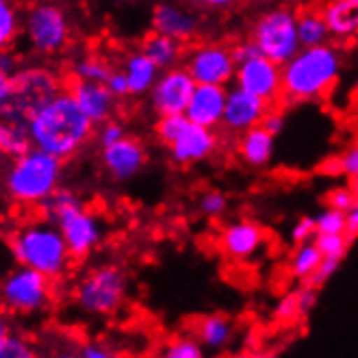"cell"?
I'll use <instances>...</instances> for the list:
<instances>
[{"label":"cell","instance_id":"cell-43","mask_svg":"<svg viewBox=\"0 0 358 358\" xmlns=\"http://www.w3.org/2000/svg\"><path fill=\"white\" fill-rule=\"evenodd\" d=\"M109 90L117 96V98H124V96H131V85H129V76H126L124 68L122 70H113L109 80H107Z\"/></svg>","mask_w":358,"mask_h":358},{"label":"cell","instance_id":"cell-26","mask_svg":"<svg viewBox=\"0 0 358 358\" xmlns=\"http://www.w3.org/2000/svg\"><path fill=\"white\" fill-rule=\"evenodd\" d=\"M322 261H324V255H322L317 241L308 239L304 243H298V248L293 250L291 261H289V271L293 278L306 282V280H310L313 273L317 271Z\"/></svg>","mask_w":358,"mask_h":358},{"label":"cell","instance_id":"cell-32","mask_svg":"<svg viewBox=\"0 0 358 358\" xmlns=\"http://www.w3.org/2000/svg\"><path fill=\"white\" fill-rule=\"evenodd\" d=\"M20 31V13L13 0H0V44L7 48L17 37Z\"/></svg>","mask_w":358,"mask_h":358},{"label":"cell","instance_id":"cell-7","mask_svg":"<svg viewBox=\"0 0 358 358\" xmlns=\"http://www.w3.org/2000/svg\"><path fill=\"white\" fill-rule=\"evenodd\" d=\"M52 302V280L33 267L17 265L3 280V308L9 315L31 317L44 313Z\"/></svg>","mask_w":358,"mask_h":358},{"label":"cell","instance_id":"cell-4","mask_svg":"<svg viewBox=\"0 0 358 358\" xmlns=\"http://www.w3.org/2000/svg\"><path fill=\"white\" fill-rule=\"evenodd\" d=\"M63 159L33 145L9 161L5 170V194L17 206H41L61 185Z\"/></svg>","mask_w":358,"mask_h":358},{"label":"cell","instance_id":"cell-37","mask_svg":"<svg viewBox=\"0 0 358 358\" xmlns=\"http://www.w3.org/2000/svg\"><path fill=\"white\" fill-rule=\"evenodd\" d=\"M226 208H228V198L222 192L210 189V192L202 194V198H200V213L204 217H210V220L222 217L226 213Z\"/></svg>","mask_w":358,"mask_h":358},{"label":"cell","instance_id":"cell-11","mask_svg":"<svg viewBox=\"0 0 358 358\" xmlns=\"http://www.w3.org/2000/svg\"><path fill=\"white\" fill-rule=\"evenodd\" d=\"M55 224L59 226L63 237H66L74 261L87 259L102 241V222L85 206V202L63 210L55 220Z\"/></svg>","mask_w":358,"mask_h":358},{"label":"cell","instance_id":"cell-30","mask_svg":"<svg viewBox=\"0 0 358 358\" xmlns=\"http://www.w3.org/2000/svg\"><path fill=\"white\" fill-rule=\"evenodd\" d=\"M0 356L3 358H33L35 350L24 334L13 332L7 326H3V332H0Z\"/></svg>","mask_w":358,"mask_h":358},{"label":"cell","instance_id":"cell-19","mask_svg":"<svg viewBox=\"0 0 358 358\" xmlns=\"http://www.w3.org/2000/svg\"><path fill=\"white\" fill-rule=\"evenodd\" d=\"M226 100H228L226 85H196L185 115L194 124L206 126V129H217L224 122Z\"/></svg>","mask_w":358,"mask_h":358},{"label":"cell","instance_id":"cell-31","mask_svg":"<svg viewBox=\"0 0 358 358\" xmlns=\"http://www.w3.org/2000/svg\"><path fill=\"white\" fill-rule=\"evenodd\" d=\"M163 356H167V358H202L204 345L200 343L198 336L180 334L165 343Z\"/></svg>","mask_w":358,"mask_h":358},{"label":"cell","instance_id":"cell-25","mask_svg":"<svg viewBox=\"0 0 358 358\" xmlns=\"http://www.w3.org/2000/svg\"><path fill=\"white\" fill-rule=\"evenodd\" d=\"M141 50L148 55L161 70H170V68H176L178 61L182 59V41L152 31V35L143 39Z\"/></svg>","mask_w":358,"mask_h":358},{"label":"cell","instance_id":"cell-13","mask_svg":"<svg viewBox=\"0 0 358 358\" xmlns=\"http://www.w3.org/2000/svg\"><path fill=\"white\" fill-rule=\"evenodd\" d=\"M235 83L237 87L255 94L271 104L282 96V66L267 59L265 55H259L255 59L239 63Z\"/></svg>","mask_w":358,"mask_h":358},{"label":"cell","instance_id":"cell-22","mask_svg":"<svg viewBox=\"0 0 358 358\" xmlns=\"http://www.w3.org/2000/svg\"><path fill=\"white\" fill-rule=\"evenodd\" d=\"M322 13L334 39L358 37V0H330Z\"/></svg>","mask_w":358,"mask_h":358},{"label":"cell","instance_id":"cell-9","mask_svg":"<svg viewBox=\"0 0 358 358\" xmlns=\"http://www.w3.org/2000/svg\"><path fill=\"white\" fill-rule=\"evenodd\" d=\"M27 41L39 55H57L70 41L68 13L55 3H35L29 7L24 17Z\"/></svg>","mask_w":358,"mask_h":358},{"label":"cell","instance_id":"cell-6","mask_svg":"<svg viewBox=\"0 0 358 358\" xmlns=\"http://www.w3.org/2000/svg\"><path fill=\"white\" fill-rule=\"evenodd\" d=\"M129 296V280L117 265H98L76 285L74 298L83 313L94 317H113Z\"/></svg>","mask_w":358,"mask_h":358},{"label":"cell","instance_id":"cell-23","mask_svg":"<svg viewBox=\"0 0 358 358\" xmlns=\"http://www.w3.org/2000/svg\"><path fill=\"white\" fill-rule=\"evenodd\" d=\"M196 336L204 350L208 352H224L235 339V324L230 322L226 315L213 313V315H204L196 322Z\"/></svg>","mask_w":358,"mask_h":358},{"label":"cell","instance_id":"cell-28","mask_svg":"<svg viewBox=\"0 0 358 358\" xmlns=\"http://www.w3.org/2000/svg\"><path fill=\"white\" fill-rule=\"evenodd\" d=\"M298 33H300L302 48L328 44V39L332 37L322 11H302V13H298Z\"/></svg>","mask_w":358,"mask_h":358},{"label":"cell","instance_id":"cell-45","mask_svg":"<svg viewBox=\"0 0 358 358\" xmlns=\"http://www.w3.org/2000/svg\"><path fill=\"white\" fill-rule=\"evenodd\" d=\"M76 354L83 356V358H109V356H113L115 352L109 350V345H104V343H100V341H90V343H83V345L78 348Z\"/></svg>","mask_w":358,"mask_h":358},{"label":"cell","instance_id":"cell-51","mask_svg":"<svg viewBox=\"0 0 358 358\" xmlns=\"http://www.w3.org/2000/svg\"><path fill=\"white\" fill-rule=\"evenodd\" d=\"M15 72V59L9 52H3L0 57V74H13Z\"/></svg>","mask_w":358,"mask_h":358},{"label":"cell","instance_id":"cell-20","mask_svg":"<svg viewBox=\"0 0 358 358\" xmlns=\"http://www.w3.org/2000/svg\"><path fill=\"white\" fill-rule=\"evenodd\" d=\"M152 31L170 35L178 41H189L200 33V20L187 7L176 3H161L152 11Z\"/></svg>","mask_w":358,"mask_h":358},{"label":"cell","instance_id":"cell-1","mask_svg":"<svg viewBox=\"0 0 358 358\" xmlns=\"http://www.w3.org/2000/svg\"><path fill=\"white\" fill-rule=\"evenodd\" d=\"M94 129L96 124L80 109L70 90L55 94L29 120L33 145L63 161L72 159L85 148L94 137Z\"/></svg>","mask_w":358,"mask_h":358},{"label":"cell","instance_id":"cell-41","mask_svg":"<svg viewBox=\"0 0 358 358\" xmlns=\"http://www.w3.org/2000/svg\"><path fill=\"white\" fill-rule=\"evenodd\" d=\"M339 161H341V174L348 176L350 180H356L358 178V141L341 152Z\"/></svg>","mask_w":358,"mask_h":358},{"label":"cell","instance_id":"cell-8","mask_svg":"<svg viewBox=\"0 0 358 358\" xmlns=\"http://www.w3.org/2000/svg\"><path fill=\"white\" fill-rule=\"evenodd\" d=\"M252 39L259 46L261 55L276 61L278 66H285L302 48L298 33V13L289 7L269 9L252 27Z\"/></svg>","mask_w":358,"mask_h":358},{"label":"cell","instance_id":"cell-24","mask_svg":"<svg viewBox=\"0 0 358 358\" xmlns=\"http://www.w3.org/2000/svg\"><path fill=\"white\" fill-rule=\"evenodd\" d=\"M124 72L129 76L131 96H145L155 87V83L161 74V68L143 50H137L126 57Z\"/></svg>","mask_w":358,"mask_h":358},{"label":"cell","instance_id":"cell-50","mask_svg":"<svg viewBox=\"0 0 358 358\" xmlns=\"http://www.w3.org/2000/svg\"><path fill=\"white\" fill-rule=\"evenodd\" d=\"M322 170H324V174H328V176H341V161H339V157L328 159V161L322 165Z\"/></svg>","mask_w":358,"mask_h":358},{"label":"cell","instance_id":"cell-53","mask_svg":"<svg viewBox=\"0 0 358 358\" xmlns=\"http://www.w3.org/2000/svg\"><path fill=\"white\" fill-rule=\"evenodd\" d=\"M113 3H131V0H113Z\"/></svg>","mask_w":358,"mask_h":358},{"label":"cell","instance_id":"cell-3","mask_svg":"<svg viewBox=\"0 0 358 358\" xmlns=\"http://www.w3.org/2000/svg\"><path fill=\"white\" fill-rule=\"evenodd\" d=\"M9 252L17 265L33 267L46 273L50 280H59L70 271L74 261L68 241L57 224L44 220L27 222L9 235Z\"/></svg>","mask_w":358,"mask_h":358},{"label":"cell","instance_id":"cell-39","mask_svg":"<svg viewBox=\"0 0 358 358\" xmlns=\"http://www.w3.org/2000/svg\"><path fill=\"white\" fill-rule=\"evenodd\" d=\"M315 235H317V224H315V217L304 215L291 226V241L293 243H304V241L313 239Z\"/></svg>","mask_w":358,"mask_h":358},{"label":"cell","instance_id":"cell-36","mask_svg":"<svg viewBox=\"0 0 358 358\" xmlns=\"http://www.w3.org/2000/svg\"><path fill=\"white\" fill-rule=\"evenodd\" d=\"M273 317L280 324H293L298 317H302L298 293H287V296H282L276 302V308H273Z\"/></svg>","mask_w":358,"mask_h":358},{"label":"cell","instance_id":"cell-44","mask_svg":"<svg viewBox=\"0 0 358 358\" xmlns=\"http://www.w3.org/2000/svg\"><path fill=\"white\" fill-rule=\"evenodd\" d=\"M296 293H298V302H300L302 315H308L315 308V304H317V287L310 285V282H304V287L298 289Z\"/></svg>","mask_w":358,"mask_h":358},{"label":"cell","instance_id":"cell-15","mask_svg":"<svg viewBox=\"0 0 358 358\" xmlns=\"http://www.w3.org/2000/svg\"><path fill=\"white\" fill-rule=\"evenodd\" d=\"M269 111V102L250 94L241 87L228 90V100H226V111H224V122L222 126L228 133L241 135L255 126L263 124L265 115Z\"/></svg>","mask_w":358,"mask_h":358},{"label":"cell","instance_id":"cell-21","mask_svg":"<svg viewBox=\"0 0 358 358\" xmlns=\"http://www.w3.org/2000/svg\"><path fill=\"white\" fill-rule=\"evenodd\" d=\"M273 150H276V135H271L263 124L239 135L237 152L248 167H257V170L265 167L273 159Z\"/></svg>","mask_w":358,"mask_h":358},{"label":"cell","instance_id":"cell-52","mask_svg":"<svg viewBox=\"0 0 358 358\" xmlns=\"http://www.w3.org/2000/svg\"><path fill=\"white\" fill-rule=\"evenodd\" d=\"M352 187H354V192H356V196H358V178H356V180H352Z\"/></svg>","mask_w":358,"mask_h":358},{"label":"cell","instance_id":"cell-27","mask_svg":"<svg viewBox=\"0 0 358 358\" xmlns=\"http://www.w3.org/2000/svg\"><path fill=\"white\" fill-rule=\"evenodd\" d=\"M33 148L29 124L24 122H3L0 124V150L7 159H15Z\"/></svg>","mask_w":358,"mask_h":358},{"label":"cell","instance_id":"cell-16","mask_svg":"<svg viewBox=\"0 0 358 358\" xmlns=\"http://www.w3.org/2000/svg\"><path fill=\"white\" fill-rule=\"evenodd\" d=\"M265 239H267L265 230L257 222L237 220L224 226L217 245L230 261L243 263V261H252L259 255L265 245Z\"/></svg>","mask_w":358,"mask_h":358},{"label":"cell","instance_id":"cell-47","mask_svg":"<svg viewBox=\"0 0 358 358\" xmlns=\"http://www.w3.org/2000/svg\"><path fill=\"white\" fill-rule=\"evenodd\" d=\"M263 126L271 135H280L285 131V115L278 113V111H267V115L263 120Z\"/></svg>","mask_w":358,"mask_h":358},{"label":"cell","instance_id":"cell-34","mask_svg":"<svg viewBox=\"0 0 358 358\" xmlns=\"http://www.w3.org/2000/svg\"><path fill=\"white\" fill-rule=\"evenodd\" d=\"M315 224H317V235H334V233H345L348 228V213L339 208L328 206L326 210L315 217Z\"/></svg>","mask_w":358,"mask_h":358},{"label":"cell","instance_id":"cell-49","mask_svg":"<svg viewBox=\"0 0 358 358\" xmlns=\"http://www.w3.org/2000/svg\"><path fill=\"white\" fill-rule=\"evenodd\" d=\"M192 3L206 7V9H224V7H230L233 3H237V0H192Z\"/></svg>","mask_w":358,"mask_h":358},{"label":"cell","instance_id":"cell-10","mask_svg":"<svg viewBox=\"0 0 358 358\" xmlns=\"http://www.w3.org/2000/svg\"><path fill=\"white\" fill-rule=\"evenodd\" d=\"M237 59L224 44H200L185 57V68L198 85H228L235 80Z\"/></svg>","mask_w":358,"mask_h":358},{"label":"cell","instance_id":"cell-42","mask_svg":"<svg viewBox=\"0 0 358 358\" xmlns=\"http://www.w3.org/2000/svg\"><path fill=\"white\" fill-rule=\"evenodd\" d=\"M339 259H326L324 257V261H322V265L317 267V271L313 273L310 276V280H306V282H310V285H315V287H322L328 278H332L334 273H336V269H339Z\"/></svg>","mask_w":358,"mask_h":358},{"label":"cell","instance_id":"cell-33","mask_svg":"<svg viewBox=\"0 0 358 358\" xmlns=\"http://www.w3.org/2000/svg\"><path fill=\"white\" fill-rule=\"evenodd\" d=\"M189 124V117L185 113H174V115H159V122L155 126V131H157V137L161 143L165 145H170L180 133L182 129Z\"/></svg>","mask_w":358,"mask_h":358},{"label":"cell","instance_id":"cell-46","mask_svg":"<svg viewBox=\"0 0 358 358\" xmlns=\"http://www.w3.org/2000/svg\"><path fill=\"white\" fill-rule=\"evenodd\" d=\"M233 52H235V59H237V63H241V61H248V59H255V57H259L261 55V50H259V46L255 44V39H245V41H239V44L233 48Z\"/></svg>","mask_w":358,"mask_h":358},{"label":"cell","instance_id":"cell-18","mask_svg":"<svg viewBox=\"0 0 358 358\" xmlns=\"http://www.w3.org/2000/svg\"><path fill=\"white\" fill-rule=\"evenodd\" d=\"M68 90L74 96V100L80 104V109L87 113V117L96 126H100L102 122H107V120L113 117L117 96L109 90L107 83L72 78Z\"/></svg>","mask_w":358,"mask_h":358},{"label":"cell","instance_id":"cell-12","mask_svg":"<svg viewBox=\"0 0 358 358\" xmlns=\"http://www.w3.org/2000/svg\"><path fill=\"white\" fill-rule=\"evenodd\" d=\"M198 83L187 72V68H170L161 70L155 87L150 90V104L157 115H174L185 113L187 104L194 96Z\"/></svg>","mask_w":358,"mask_h":358},{"label":"cell","instance_id":"cell-48","mask_svg":"<svg viewBox=\"0 0 358 358\" xmlns=\"http://www.w3.org/2000/svg\"><path fill=\"white\" fill-rule=\"evenodd\" d=\"M345 235L350 239H356L358 237V200L356 204L348 210V228H345Z\"/></svg>","mask_w":358,"mask_h":358},{"label":"cell","instance_id":"cell-14","mask_svg":"<svg viewBox=\"0 0 358 358\" xmlns=\"http://www.w3.org/2000/svg\"><path fill=\"white\" fill-rule=\"evenodd\" d=\"M100 163L113 180L124 182L133 180L143 170L145 163H148V155H145V148L139 139L126 135L111 145H104Z\"/></svg>","mask_w":358,"mask_h":358},{"label":"cell","instance_id":"cell-29","mask_svg":"<svg viewBox=\"0 0 358 358\" xmlns=\"http://www.w3.org/2000/svg\"><path fill=\"white\" fill-rule=\"evenodd\" d=\"M113 68L107 61L98 55H90V57H80L72 63V78H80V80H96V83H107L111 76Z\"/></svg>","mask_w":358,"mask_h":358},{"label":"cell","instance_id":"cell-35","mask_svg":"<svg viewBox=\"0 0 358 358\" xmlns=\"http://www.w3.org/2000/svg\"><path fill=\"white\" fill-rule=\"evenodd\" d=\"M315 241H317L322 255L326 259H343L345 252L350 248V237L345 233H334V235H315Z\"/></svg>","mask_w":358,"mask_h":358},{"label":"cell","instance_id":"cell-38","mask_svg":"<svg viewBox=\"0 0 358 358\" xmlns=\"http://www.w3.org/2000/svg\"><path fill=\"white\" fill-rule=\"evenodd\" d=\"M356 200H358V196H356V192H354V187H334L332 192L326 196L328 206L339 208V210H345V213L356 204Z\"/></svg>","mask_w":358,"mask_h":358},{"label":"cell","instance_id":"cell-40","mask_svg":"<svg viewBox=\"0 0 358 358\" xmlns=\"http://www.w3.org/2000/svg\"><path fill=\"white\" fill-rule=\"evenodd\" d=\"M122 137H126V131H124V126L120 122H113V120H107V122H102L100 124V129H98V143L102 145H111L115 141H120Z\"/></svg>","mask_w":358,"mask_h":358},{"label":"cell","instance_id":"cell-2","mask_svg":"<svg viewBox=\"0 0 358 358\" xmlns=\"http://www.w3.org/2000/svg\"><path fill=\"white\" fill-rule=\"evenodd\" d=\"M341 76V55L334 46L322 44L300 48L282 66V98L287 102L324 100Z\"/></svg>","mask_w":358,"mask_h":358},{"label":"cell","instance_id":"cell-17","mask_svg":"<svg viewBox=\"0 0 358 358\" xmlns=\"http://www.w3.org/2000/svg\"><path fill=\"white\" fill-rule=\"evenodd\" d=\"M167 148H170L172 163L180 167L202 163L217 150V135L213 133V129H206V126L194 124L189 120L182 133Z\"/></svg>","mask_w":358,"mask_h":358},{"label":"cell","instance_id":"cell-5","mask_svg":"<svg viewBox=\"0 0 358 358\" xmlns=\"http://www.w3.org/2000/svg\"><path fill=\"white\" fill-rule=\"evenodd\" d=\"M59 78L46 68L15 70L13 74H0V111L3 122H24L59 94Z\"/></svg>","mask_w":358,"mask_h":358}]
</instances>
